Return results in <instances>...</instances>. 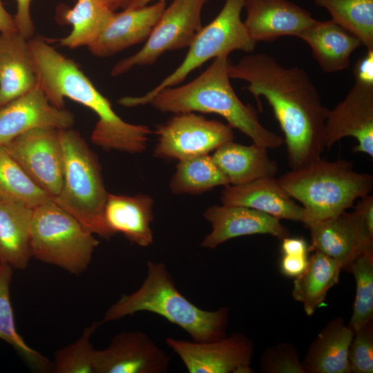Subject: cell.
Returning <instances> with one entry per match:
<instances>
[{
  "label": "cell",
  "instance_id": "obj_18",
  "mask_svg": "<svg viewBox=\"0 0 373 373\" xmlns=\"http://www.w3.org/2000/svg\"><path fill=\"white\" fill-rule=\"evenodd\" d=\"M204 218L211 231L202 240L201 247L213 249L240 236L268 234L280 240L289 236L280 220L261 211L241 206L214 205L207 208Z\"/></svg>",
  "mask_w": 373,
  "mask_h": 373
},
{
  "label": "cell",
  "instance_id": "obj_40",
  "mask_svg": "<svg viewBox=\"0 0 373 373\" xmlns=\"http://www.w3.org/2000/svg\"><path fill=\"white\" fill-rule=\"evenodd\" d=\"M281 240L283 255L307 256L308 247L303 238L287 236Z\"/></svg>",
  "mask_w": 373,
  "mask_h": 373
},
{
  "label": "cell",
  "instance_id": "obj_8",
  "mask_svg": "<svg viewBox=\"0 0 373 373\" xmlns=\"http://www.w3.org/2000/svg\"><path fill=\"white\" fill-rule=\"evenodd\" d=\"M245 0H225L218 15L196 34L179 66L145 95L126 96L118 99L125 107L144 105L161 90L178 86L197 68L207 61L233 50L252 52L256 42L249 36L241 19Z\"/></svg>",
  "mask_w": 373,
  "mask_h": 373
},
{
  "label": "cell",
  "instance_id": "obj_26",
  "mask_svg": "<svg viewBox=\"0 0 373 373\" xmlns=\"http://www.w3.org/2000/svg\"><path fill=\"white\" fill-rule=\"evenodd\" d=\"M32 212L30 207L0 198V262L17 269L28 266Z\"/></svg>",
  "mask_w": 373,
  "mask_h": 373
},
{
  "label": "cell",
  "instance_id": "obj_11",
  "mask_svg": "<svg viewBox=\"0 0 373 373\" xmlns=\"http://www.w3.org/2000/svg\"><path fill=\"white\" fill-rule=\"evenodd\" d=\"M3 146L41 189L52 198L59 193L63 183L64 153L59 129L34 128Z\"/></svg>",
  "mask_w": 373,
  "mask_h": 373
},
{
  "label": "cell",
  "instance_id": "obj_38",
  "mask_svg": "<svg viewBox=\"0 0 373 373\" xmlns=\"http://www.w3.org/2000/svg\"><path fill=\"white\" fill-rule=\"evenodd\" d=\"M307 265V256L283 254L280 269L284 276L295 278L305 270Z\"/></svg>",
  "mask_w": 373,
  "mask_h": 373
},
{
  "label": "cell",
  "instance_id": "obj_22",
  "mask_svg": "<svg viewBox=\"0 0 373 373\" xmlns=\"http://www.w3.org/2000/svg\"><path fill=\"white\" fill-rule=\"evenodd\" d=\"M153 200L138 194L133 196L108 193L104 219L114 236L122 233L131 243L146 247L153 242L151 224L153 220Z\"/></svg>",
  "mask_w": 373,
  "mask_h": 373
},
{
  "label": "cell",
  "instance_id": "obj_23",
  "mask_svg": "<svg viewBox=\"0 0 373 373\" xmlns=\"http://www.w3.org/2000/svg\"><path fill=\"white\" fill-rule=\"evenodd\" d=\"M354 335L341 317L329 321L301 361L305 373H351L348 350Z\"/></svg>",
  "mask_w": 373,
  "mask_h": 373
},
{
  "label": "cell",
  "instance_id": "obj_6",
  "mask_svg": "<svg viewBox=\"0 0 373 373\" xmlns=\"http://www.w3.org/2000/svg\"><path fill=\"white\" fill-rule=\"evenodd\" d=\"M64 153L61 189L52 200L93 234L104 238L113 235L104 219L108 192L96 155L80 134L59 129Z\"/></svg>",
  "mask_w": 373,
  "mask_h": 373
},
{
  "label": "cell",
  "instance_id": "obj_34",
  "mask_svg": "<svg viewBox=\"0 0 373 373\" xmlns=\"http://www.w3.org/2000/svg\"><path fill=\"white\" fill-rule=\"evenodd\" d=\"M99 325V322H93L84 329L76 341L57 350L52 371L55 373H95L96 350L90 341Z\"/></svg>",
  "mask_w": 373,
  "mask_h": 373
},
{
  "label": "cell",
  "instance_id": "obj_7",
  "mask_svg": "<svg viewBox=\"0 0 373 373\" xmlns=\"http://www.w3.org/2000/svg\"><path fill=\"white\" fill-rule=\"evenodd\" d=\"M94 235L52 199L33 209L31 257L80 274L89 266L99 245Z\"/></svg>",
  "mask_w": 373,
  "mask_h": 373
},
{
  "label": "cell",
  "instance_id": "obj_37",
  "mask_svg": "<svg viewBox=\"0 0 373 373\" xmlns=\"http://www.w3.org/2000/svg\"><path fill=\"white\" fill-rule=\"evenodd\" d=\"M17 12L14 17L17 31L27 39L34 34L35 26L30 14L32 0H16Z\"/></svg>",
  "mask_w": 373,
  "mask_h": 373
},
{
  "label": "cell",
  "instance_id": "obj_21",
  "mask_svg": "<svg viewBox=\"0 0 373 373\" xmlns=\"http://www.w3.org/2000/svg\"><path fill=\"white\" fill-rule=\"evenodd\" d=\"M37 84L28 39L18 32L0 33V108Z\"/></svg>",
  "mask_w": 373,
  "mask_h": 373
},
{
  "label": "cell",
  "instance_id": "obj_12",
  "mask_svg": "<svg viewBox=\"0 0 373 373\" xmlns=\"http://www.w3.org/2000/svg\"><path fill=\"white\" fill-rule=\"evenodd\" d=\"M166 344L180 358L189 373H253L254 343L242 333L209 342L168 337Z\"/></svg>",
  "mask_w": 373,
  "mask_h": 373
},
{
  "label": "cell",
  "instance_id": "obj_41",
  "mask_svg": "<svg viewBox=\"0 0 373 373\" xmlns=\"http://www.w3.org/2000/svg\"><path fill=\"white\" fill-rule=\"evenodd\" d=\"M359 199L354 209L361 215L370 234L373 236V195L369 193Z\"/></svg>",
  "mask_w": 373,
  "mask_h": 373
},
{
  "label": "cell",
  "instance_id": "obj_4",
  "mask_svg": "<svg viewBox=\"0 0 373 373\" xmlns=\"http://www.w3.org/2000/svg\"><path fill=\"white\" fill-rule=\"evenodd\" d=\"M146 276L134 292L123 294L105 312L100 325L140 312L155 314L186 332L196 342H209L226 335L229 309H201L177 288L166 266L148 261Z\"/></svg>",
  "mask_w": 373,
  "mask_h": 373
},
{
  "label": "cell",
  "instance_id": "obj_19",
  "mask_svg": "<svg viewBox=\"0 0 373 373\" xmlns=\"http://www.w3.org/2000/svg\"><path fill=\"white\" fill-rule=\"evenodd\" d=\"M166 7V1L115 12L96 41L88 48L99 57L113 55L146 41Z\"/></svg>",
  "mask_w": 373,
  "mask_h": 373
},
{
  "label": "cell",
  "instance_id": "obj_9",
  "mask_svg": "<svg viewBox=\"0 0 373 373\" xmlns=\"http://www.w3.org/2000/svg\"><path fill=\"white\" fill-rule=\"evenodd\" d=\"M208 0H173L166 7L143 47L116 63L111 75L117 77L135 66L152 65L166 52L189 48L202 28L201 15Z\"/></svg>",
  "mask_w": 373,
  "mask_h": 373
},
{
  "label": "cell",
  "instance_id": "obj_30",
  "mask_svg": "<svg viewBox=\"0 0 373 373\" xmlns=\"http://www.w3.org/2000/svg\"><path fill=\"white\" fill-rule=\"evenodd\" d=\"M12 267L0 262V338L9 343L34 370L46 372L52 365L43 354L35 350L18 333L10 297Z\"/></svg>",
  "mask_w": 373,
  "mask_h": 373
},
{
  "label": "cell",
  "instance_id": "obj_5",
  "mask_svg": "<svg viewBox=\"0 0 373 373\" xmlns=\"http://www.w3.org/2000/svg\"><path fill=\"white\" fill-rule=\"evenodd\" d=\"M278 180L289 196L302 204L306 227L347 211L373 188V176L356 171L346 160L320 158Z\"/></svg>",
  "mask_w": 373,
  "mask_h": 373
},
{
  "label": "cell",
  "instance_id": "obj_10",
  "mask_svg": "<svg viewBox=\"0 0 373 373\" xmlns=\"http://www.w3.org/2000/svg\"><path fill=\"white\" fill-rule=\"evenodd\" d=\"M157 136L154 156L178 161L207 155L233 141V128L228 124L209 119L195 112L175 114L156 126Z\"/></svg>",
  "mask_w": 373,
  "mask_h": 373
},
{
  "label": "cell",
  "instance_id": "obj_42",
  "mask_svg": "<svg viewBox=\"0 0 373 373\" xmlns=\"http://www.w3.org/2000/svg\"><path fill=\"white\" fill-rule=\"evenodd\" d=\"M18 32L15 21L4 8L0 0V33Z\"/></svg>",
  "mask_w": 373,
  "mask_h": 373
},
{
  "label": "cell",
  "instance_id": "obj_3",
  "mask_svg": "<svg viewBox=\"0 0 373 373\" xmlns=\"http://www.w3.org/2000/svg\"><path fill=\"white\" fill-rule=\"evenodd\" d=\"M231 63L229 55L218 57L198 77L184 85L161 90L147 104L163 113L217 114L253 143L266 149L280 146L284 140L263 126L256 110L235 93L229 76Z\"/></svg>",
  "mask_w": 373,
  "mask_h": 373
},
{
  "label": "cell",
  "instance_id": "obj_16",
  "mask_svg": "<svg viewBox=\"0 0 373 373\" xmlns=\"http://www.w3.org/2000/svg\"><path fill=\"white\" fill-rule=\"evenodd\" d=\"M74 123V115L51 104L38 84L0 108V145L34 128H69Z\"/></svg>",
  "mask_w": 373,
  "mask_h": 373
},
{
  "label": "cell",
  "instance_id": "obj_29",
  "mask_svg": "<svg viewBox=\"0 0 373 373\" xmlns=\"http://www.w3.org/2000/svg\"><path fill=\"white\" fill-rule=\"evenodd\" d=\"M228 184L227 177L207 154L178 161L169 189L175 194L195 195Z\"/></svg>",
  "mask_w": 373,
  "mask_h": 373
},
{
  "label": "cell",
  "instance_id": "obj_2",
  "mask_svg": "<svg viewBox=\"0 0 373 373\" xmlns=\"http://www.w3.org/2000/svg\"><path fill=\"white\" fill-rule=\"evenodd\" d=\"M38 84L54 106L64 108L70 99L97 116L92 132L93 143L106 151L116 150L135 154L147 146L151 128L128 123L113 111L110 101L70 59L40 37L28 40Z\"/></svg>",
  "mask_w": 373,
  "mask_h": 373
},
{
  "label": "cell",
  "instance_id": "obj_31",
  "mask_svg": "<svg viewBox=\"0 0 373 373\" xmlns=\"http://www.w3.org/2000/svg\"><path fill=\"white\" fill-rule=\"evenodd\" d=\"M332 20L355 36L366 50L373 49V0H314Z\"/></svg>",
  "mask_w": 373,
  "mask_h": 373
},
{
  "label": "cell",
  "instance_id": "obj_44",
  "mask_svg": "<svg viewBox=\"0 0 373 373\" xmlns=\"http://www.w3.org/2000/svg\"><path fill=\"white\" fill-rule=\"evenodd\" d=\"M159 1H166V0H134L132 5L128 8L142 7V6L149 4L151 2Z\"/></svg>",
  "mask_w": 373,
  "mask_h": 373
},
{
  "label": "cell",
  "instance_id": "obj_17",
  "mask_svg": "<svg viewBox=\"0 0 373 373\" xmlns=\"http://www.w3.org/2000/svg\"><path fill=\"white\" fill-rule=\"evenodd\" d=\"M244 26L256 43L285 36H298L318 20L289 0H245Z\"/></svg>",
  "mask_w": 373,
  "mask_h": 373
},
{
  "label": "cell",
  "instance_id": "obj_13",
  "mask_svg": "<svg viewBox=\"0 0 373 373\" xmlns=\"http://www.w3.org/2000/svg\"><path fill=\"white\" fill-rule=\"evenodd\" d=\"M307 227L311 236L308 251L323 253L338 262L345 271L361 255L373 250V236L355 209L343 211Z\"/></svg>",
  "mask_w": 373,
  "mask_h": 373
},
{
  "label": "cell",
  "instance_id": "obj_25",
  "mask_svg": "<svg viewBox=\"0 0 373 373\" xmlns=\"http://www.w3.org/2000/svg\"><path fill=\"white\" fill-rule=\"evenodd\" d=\"M211 157L231 185L276 177L278 166L267 149L255 143L247 146L228 142L215 150Z\"/></svg>",
  "mask_w": 373,
  "mask_h": 373
},
{
  "label": "cell",
  "instance_id": "obj_24",
  "mask_svg": "<svg viewBox=\"0 0 373 373\" xmlns=\"http://www.w3.org/2000/svg\"><path fill=\"white\" fill-rule=\"evenodd\" d=\"M298 38L310 46L319 66L328 73L348 68L352 54L362 46L355 36L332 19L318 20L305 30Z\"/></svg>",
  "mask_w": 373,
  "mask_h": 373
},
{
  "label": "cell",
  "instance_id": "obj_15",
  "mask_svg": "<svg viewBox=\"0 0 373 373\" xmlns=\"http://www.w3.org/2000/svg\"><path fill=\"white\" fill-rule=\"evenodd\" d=\"M170 358L144 332H122L95 351V373H165Z\"/></svg>",
  "mask_w": 373,
  "mask_h": 373
},
{
  "label": "cell",
  "instance_id": "obj_36",
  "mask_svg": "<svg viewBox=\"0 0 373 373\" xmlns=\"http://www.w3.org/2000/svg\"><path fill=\"white\" fill-rule=\"evenodd\" d=\"M351 373L373 372V322L354 333L348 350Z\"/></svg>",
  "mask_w": 373,
  "mask_h": 373
},
{
  "label": "cell",
  "instance_id": "obj_28",
  "mask_svg": "<svg viewBox=\"0 0 373 373\" xmlns=\"http://www.w3.org/2000/svg\"><path fill=\"white\" fill-rule=\"evenodd\" d=\"M104 0H77L75 6L65 9L64 21L72 26L70 32L59 40L68 48H88L98 38L114 13Z\"/></svg>",
  "mask_w": 373,
  "mask_h": 373
},
{
  "label": "cell",
  "instance_id": "obj_14",
  "mask_svg": "<svg viewBox=\"0 0 373 373\" xmlns=\"http://www.w3.org/2000/svg\"><path fill=\"white\" fill-rule=\"evenodd\" d=\"M346 137L358 144L354 152L373 157V84L355 82L345 98L329 110L325 124V147Z\"/></svg>",
  "mask_w": 373,
  "mask_h": 373
},
{
  "label": "cell",
  "instance_id": "obj_27",
  "mask_svg": "<svg viewBox=\"0 0 373 373\" xmlns=\"http://www.w3.org/2000/svg\"><path fill=\"white\" fill-rule=\"evenodd\" d=\"M308 258L305 270L294 280L292 296L302 303L306 314L312 316L325 300L329 290L336 285L341 265L318 251Z\"/></svg>",
  "mask_w": 373,
  "mask_h": 373
},
{
  "label": "cell",
  "instance_id": "obj_20",
  "mask_svg": "<svg viewBox=\"0 0 373 373\" xmlns=\"http://www.w3.org/2000/svg\"><path fill=\"white\" fill-rule=\"evenodd\" d=\"M222 204L251 208L278 220L304 223L305 210L285 191L276 177L260 178L240 184L224 186Z\"/></svg>",
  "mask_w": 373,
  "mask_h": 373
},
{
  "label": "cell",
  "instance_id": "obj_1",
  "mask_svg": "<svg viewBox=\"0 0 373 373\" xmlns=\"http://www.w3.org/2000/svg\"><path fill=\"white\" fill-rule=\"evenodd\" d=\"M229 76L246 82L261 108L263 97L271 106L285 135L288 164L300 168L321 158L329 109L307 73L285 67L266 52L249 54L229 67Z\"/></svg>",
  "mask_w": 373,
  "mask_h": 373
},
{
  "label": "cell",
  "instance_id": "obj_32",
  "mask_svg": "<svg viewBox=\"0 0 373 373\" xmlns=\"http://www.w3.org/2000/svg\"><path fill=\"white\" fill-rule=\"evenodd\" d=\"M0 198L34 209L52 199L0 145Z\"/></svg>",
  "mask_w": 373,
  "mask_h": 373
},
{
  "label": "cell",
  "instance_id": "obj_43",
  "mask_svg": "<svg viewBox=\"0 0 373 373\" xmlns=\"http://www.w3.org/2000/svg\"><path fill=\"white\" fill-rule=\"evenodd\" d=\"M114 12L118 9L124 10L129 8L134 0H104Z\"/></svg>",
  "mask_w": 373,
  "mask_h": 373
},
{
  "label": "cell",
  "instance_id": "obj_39",
  "mask_svg": "<svg viewBox=\"0 0 373 373\" xmlns=\"http://www.w3.org/2000/svg\"><path fill=\"white\" fill-rule=\"evenodd\" d=\"M366 50L365 55L355 64L354 79L355 82L373 84V49Z\"/></svg>",
  "mask_w": 373,
  "mask_h": 373
},
{
  "label": "cell",
  "instance_id": "obj_33",
  "mask_svg": "<svg viewBox=\"0 0 373 373\" xmlns=\"http://www.w3.org/2000/svg\"><path fill=\"white\" fill-rule=\"evenodd\" d=\"M348 271L356 283V295L352 314L348 324L355 333L373 322V250L357 258Z\"/></svg>",
  "mask_w": 373,
  "mask_h": 373
},
{
  "label": "cell",
  "instance_id": "obj_35",
  "mask_svg": "<svg viewBox=\"0 0 373 373\" xmlns=\"http://www.w3.org/2000/svg\"><path fill=\"white\" fill-rule=\"evenodd\" d=\"M260 368L263 373H305L296 348L287 342L266 348L260 356Z\"/></svg>",
  "mask_w": 373,
  "mask_h": 373
}]
</instances>
